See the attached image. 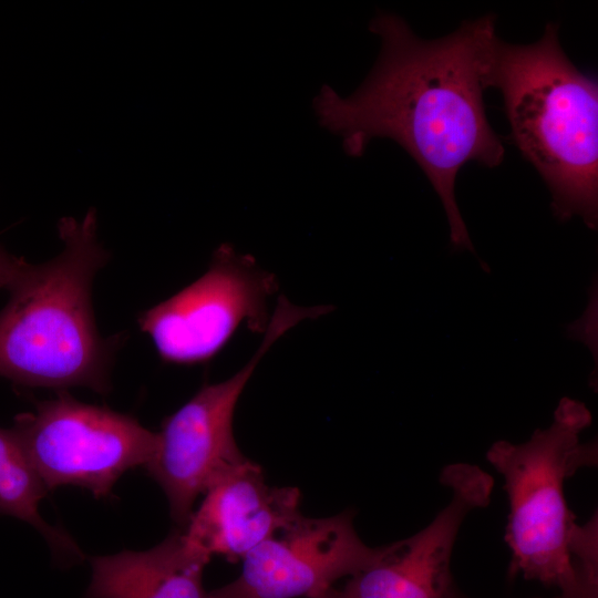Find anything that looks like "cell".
<instances>
[{
    "label": "cell",
    "instance_id": "cell-1",
    "mask_svg": "<svg viewBox=\"0 0 598 598\" xmlns=\"http://www.w3.org/2000/svg\"><path fill=\"white\" fill-rule=\"evenodd\" d=\"M369 28L381 40L377 62L348 96L320 89L312 102L318 122L350 156L363 155L379 137L402 146L439 194L452 245L475 252L454 189L466 163L495 167L505 155L484 104L498 41L495 17L464 22L436 40L419 38L392 13L377 14Z\"/></svg>",
    "mask_w": 598,
    "mask_h": 598
},
{
    "label": "cell",
    "instance_id": "cell-2",
    "mask_svg": "<svg viewBox=\"0 0 598 598\" xmlns=\"http://www.w3.org/2000/svg\"><path fill=\"white\" fill-rule=\"evenodd\" d=\"M58 231L61 252L40 265L27 262L0 311V378L27 388L82 386L106 394L123 340L103 338L95 323L93 281L110 257L97 238L95 209L81 220L61 218Z\"/></svg>",
    "mask_w": 598,
    "mask_h": 598
},
{
    "label": "cell",
    "instance_id": "cell-3",
    "mask_svg": "<svg viewBox=\"0 0 598 598\" xmlns=\"http://www.w3.org/2000/svg\"><path fill=\"white\" fill-rule=\"evenodd\" d=\"M559 25L535 43L498 39L489 87L502 92L511 138L547 184L560 219H598V84L565 54Z\"/></svg>",
    "mask_w": 598,
    "mask_h": 598
},
{
    "label": "cell",
    "instance_id": "cell-4",
    "mask_svg": "<svg viewBox=\"0 0 598 598\" xmlns=\"http://www.w3.org/2000/svg\"><path fill=\"white\" fill-rule=\"evenodd\" d=\"M591 423L584 403L564 398L554 421L520 444L497 441L487 461L504 477L509 501L505 542L512 551L508 576L522 575L560 590L577 578L569 553L576 525L565 495V481L584 466L597 464V443L581 444L580 432Z\"/></svg>",
    "mask_w": 598,
    "mask_h": 598
},
{
    "label": "cell",
    "instance_id": "cell-5",
    "mask_svg": "<svg viewBox=\"0 0 598 598\" xmlns=\"http://www.w3.org/2000/svg\"><path fill=\"white\" fill-rule=\"evenodd\" d=\"M328 312L327 306L301 307L285 296L279 297L262 341L250 360L230 378L204 384L163 421L156 452L144 467L164 491L171 516L181 528L187 525L197 497L248 460L236 444L233 417L239 396L262 357L288 330Z\"/></svg>",
    "mask_w": 598,
    "mask_h": 598
},
{
    "label": "cell",
    "instance_id": "cell-6",
    "mask_svg": "<svg viewBox=\"0 0 598 598\" xmlns=\"http://www.w3.org/2000/svg\"><path fill=\"white\" fill-rule=\"evenodd\" d=\"M48 491L79 486L106 498L128 470L154 456L158 435L135 417L66 391L18 414L11 427Z\"/></svg>",
    "mask_w": 598,
    "mask_h": 598
},
{
    "label": "cell",
    "instance_id": "cell-7",
    "mask_svg": "<svg viewBox=\"0 0 598 598\" xmlns=\"http://www.w3.org/2000/svg\"><path fill=\"white\" fill-rule=\"evenodd\" d=\"M276 291L271 272L223 244L198 279L142 312L138 326L164 362L200 364L221 351L241 326L264 334Z\"/></svg>",
    "mask_w": 598,
    "mask_h": 598
},
{
    "label": "cell",
    "instance_id": "cell-8",
    "mask_svg": "<svg viewBox=\"0 0 598 598\" xmlns=\"http://www.w3.org/2000/svg\"><path fill=\"white\" fill-rule=\"evenodd\" d=\"M381 550L361 540L351 512L327 518L300 515L250 550L240 575L208 591V598H315L341 577L369 567Z\"/></svg>",
    "mask_w": 598,
    "mask_h": 598
},
{
    "label": "cell",
    "instance_id": "cell-9",
    "mask_svg": "<svg viewBox=\"0 0 598 598\" xmlns=\"http://www.w3.org/2000/svg\"><path fill=\"white\" fill-rule=\"evenodd\" d=\"M441 481L452 498L425 528L382 547L378 559L342 588L332 586L315 598H448L456 535L468 512L488 504L493 480L477 466L453 464Z\"/></svg>",
    "mask_w": 598,
    "mask_h": 598
},
{
    "label": "cell",
    "instance_id": "cell-10",
    "mask_svg": "<svg viewBox=\"0 0 598 598\" xmlns=\"http://www.w3.org/2000/svg\"><path fill=\"white\" fill-rule=\"evenodd\" d=\"M299 505L297 487L269 486L260 467L247 460L205 492L183 535L190 548L209 559H243L299 517Z\"/></svg>",
    "mask_w": 598,
    "mask_h": 598
},
{
    "label": "cell",
    "instance_id": "cell-11",
    "mask_svg": "<svg viewBox=\"0 0 598 598\" xmlns=\"http://www.w3.org/2000/svg\"><path fill=\"white\" fill-rule=\"evenodd\" d=\"M208 561L176 529L146 550L92 557L83 598H208L203 586Z\"/></svg>",
    "mask_w": 598,
    "mask_h": 598
},
{
    "label": "cell",
    "instance_id": "cell-12",
    "mask_svg": "<svg viewBox=\"0 0 598 598\" xmlns=\"http://www.w3.org/2000/svg\"><path fill=\"white\" fill-rule=\"evenodd\" d=\"M47 493L13 430L0 427V514L32 525L48 542L59 563L82 560L84 555L70 534L41 517L39 504Z\"/></svg>",
    "mask_w": 598,
    "mask_h": 598
},
{
    "label": "cell",
    "instance_id": "cell-13",
    "mask_svg": "<svg viewBox=\"0 0 598 598\" xmlns=\"http://www.w3.org/2000/svg\"><path fill=\"white\" fill-rule=\"evenodd\" d=\"M574 564L577 570L576 581L561 589L556 598H598V568Z\"/></svg>",
    "mask_w": 598,
    "mask_h": 598
},
{
    "label": "cell",
    "instance_id": "cell-14",
    "mask_svg": "<svg viewBox=\"0 0 598 598\" xmlns=\"http://www.w3.org/2000/svg\"><path fill=\"white\" fill-rule=\"evenodd\" d=\"M27 261L0 247V289H10L23 271Z\"/></svg>",
    "mask_w": 598,
    "mask_h": 598
},
{
    "label": "cell",
    "instance_id": "cell-15",
    "mask_svg": "<svg viewBox=\"0 0 598 598\" xmlns=\"http://www.w3.org/2000/svg\"><path fill=\"white\" fill-rule=\"evenodd\" d=\"M448 598H464V597H462L460 594L453 590L452 594L448 596Z\"/></svg>",
    "mask_w": 598,
    "mask_h": 598
}]
</instances>
